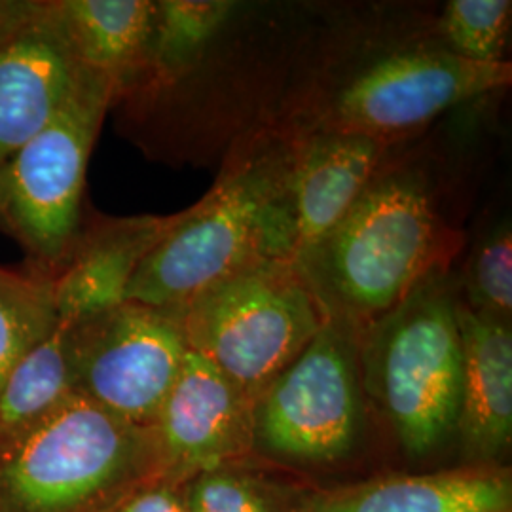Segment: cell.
<instances>
[{
	"instance_id": "cell-1",
	"label": "cell",
	"mask_w": 512,
	"mask_h": 512,
	"mask_svg": "<svg viewBox=\"0 0 512 512\" xmlns=\"http://www.w3.org/2000/svg\"><path fill=\"white\" fill-rule=\"evenodd\" d=\"M289 165L291 152L266 148L226 173L198 205L173 215L131 277L126 302L177 311L251 264L294 260Z\"/></svg>"
},
{
	"instance_id": "cell-2",
	"label": "cell",
	"mask_w": 512,
	"mask_h": 512,
	"mask_svg": "<svg viewBox=\"0 0 512 512\" xmlns=\"http://www.w3.org/2000/svg\"><path fill=\"white\" fill-rule=\"evenodd\" d=\"M162 476L154 427L73 393L0 452V512H114Z\"/></svg>"
},
{
	"instance_id": "cell-3",
	"label": "cell",
	"mask_w": 512,
	"mask_h": 512,
	"mask_svg": "<svg viewBox=\"0 0 512 512\" xmlns=\"http://www.w3.org/2000/svg\"><path fill=\"white\" fill-rule=\"evenodd\" d=\"M175 313L186 346L256 404L332 315L294 260H262L220 279Z\"/></svg>"
},
{
	"instance_id": "cell-4",
	"label": "cell",
	"mask_w": 512,
	"mask_h": 512,
	"mask_svg": "<svg viewBox=\"0 0 512 512\" xmlns=\"http://www.w3.org/2000/svg\"><path fill=\"white\" fill-rule=\"evenodd\" d=\"M442 255L439 217L412 175L376 177L302 262L317 293L346 310L387 315L427 283Z\"/></svg>"
},
{
	"instance_id": "cell-5",
	"label": "cell",
	"mask_w": 512,
	"mask_h": 512,
	"mask_svg": "<svg viewBox=\"0 0 512 512\" xmlns=\"http://www.w3.org/2000/svg\"><path fill=\"white\" fill-rule=\"evenodd\" d=\"M112 101L109 82L86 69L54 120L0 164V230L27 270L52 281L80 238L86 167Z\"/></svg>"
},
{
	"instance_id": "cell-6",
	"label": "cell",
	"mask_w": 512,
	"mask_h": 512,
	"mask_svg": "<svg viewBox=\"0 0 512 512\" xmlns=\"http://www.w3.org/2000/svg\"><path fill=\"white\" fill-rule=\"evenodd\" d=\"M456 302L423 283L384 315L366 346V385L410 458L456 433L463 353Z\"/></svg>"
},
{
	"instance_id": "cell-7",
	"label": "cell",
	"mask_w": 512,
	"mask_h": 512,
	"mask_svg": "<svg viewBox=\"0 0 512 512\" xmlns=\"http://www.w3.org/2000/svg\"><path fill=\"white\" fill-rule=\"evenodd\" d=\"M363 427L357 348L334 315L258 397L253 450L289 463L346 458Z\"/></svg>"
},
{
	"instance_id": "cell-8",
	"label": "cell",
	"mask_w": 512,
	"mask_h": 512,
	"mask_svg": "<svg viewBox=\"0 0 512 512\" xmlns=\"http://www.w3.org/2000/svg\"><path fill=\"white\" fill-rule=\"evenodd\" d=\"M65 327L74 395L154 427L188 353L175 313L124 302Z\"/></svg>"
},
{
	"instance_id": "cell-9",
	"label": "cell",
	"mask_w": 512,
	"mask_h": 512,
	"mask_svg": "<svg viewBox=\"0 0 512 512\" xmlns=\"http://www.w3.org/2000/svg\"><path fill=\"white\" fill-rule=\"evenodd\" d=\"M509 82L507 61L482 65L437 50L387 55L336 95L323 129L359 133L385 143Z\"/></svg>"
},
{
	"instance_id": "cell-10",
	"label": "cell",
	"mask_w": 512,
	"mask_h": 512,
	"mask_svg": "<svg viewBox=\"0 0 512 512\" xmlns=\"http://www.w3.org/2000/svg\"><path fill=\"white\" fill-rule=\"evenodd\" d=\"M255 403L202 355L188 349L154 425L164 476L183 486L194 476L247 461Z\"/></svg>"
},
{
	"instance_id": "cell-11",
	"label": "cell",
	"mask_w": 512,
	"mask_h": 512,
	"mask_svg": "<svg viewBox=\"0 0 512 512\" xmlns=\"http://www.w3.org/2000/svg\"><path fill=\"white\" fill-rule=\"evenodd\" d=\"M84 71L55 0H42L0 46V164L54 120Z\"/></svg>"
},
{
	"instance_id": "cell-12",
	"label": "cell",
	"mask_w": 512,
	"mask_h": 512,
	"mask_svg": "<svg viewBox=\"0 0 512 512\" xmlns=\"http://www.w3.org/2000/svg\"><path fill=\"white\" fill-rule=\"evenodd\" d=\"M384 143L359 133L319 131L291 150L289 200L294 260L302 262L329 236L376 179Z\"/></svg>"
},
{
	"instance_id": "cell-13",
	"label": "cell",
	"mask_w": 512,
	"mask_h": 512,
	"mask_svg": "<svg viewBox=\"0 0 512 512\" xmlns=\"http://www.w3.org/2000/svg\"><path fill=\"white\" fill-rule=\"evenodd\" d=\"M463 372L458 433L465 454L492 465L511 450L512 332L509 321L456 302Z\"/></svg>"
},
{
	"instance_id": "cell-14",
	"label": "cell",
	"mask_w": 512,
	"mask_h": 512,
	"mask_svg": "<svg viewBox=\"0 0 512 512\" xmlns=\"http://www.w3.org/2000/svg\"><path fill=\"white\" fill-rule=\"evenodd\" d=\"M511 469L476 463L304 492L300 512H511Z\"/></svg>"
},
{
	"instance_id": "cell-15",
	"label": "cell",
	"mask_w": 512,
	"mask_h": 512,
	"mask_svg": "<svg viewBox=\"0 0 512 512\" xmlns=\"http://www.w3.org/2000/svg\"><path fill=\"white\" fill-rule=\"evenodd\" d=\"M173 217L99 219L82 226L65 268L54 279L57 321L73 325L126 302L129 281Z\"/></svg>"
},
{
	"instance_id": "cell-16",
	"label": "cell",
	"mask_w": 512,
	"mask_h": 512,
	"mask_svg": "<svg viewBox=\"0 0 512 512\" xmlns=\"http://www.w3.org/2000/svg\"><path fill=\"white\" fill-rule=\"evenodd\" d=\"M82 67L103 76L122 99L139 88L158 6L152 0H55Z\"/></svg>"
},
{
	"instance_id": "cell-17",
	"label": "cell",
	"mask_w": 512,
	"mask_h": 512,
	"mask_svg": "<svg viewBox=\"0 0 512 512\" xmlns=\"http://www.w3.org/2000/svg\"><path fill=\"white\" fill-rule=\"evenodd\" d=\"M73 395L67 327L59 321L29 349L0 389V452L46 420Z\"/></svg>"
},
{
	"instance_id": "cell-18",
	"label": "cell",
	"mask_w": 512,
	"mask_h": 512,
	"mask_svg": "<svg viewBox=\"0 0 512 512\" xmlns=\"http://www.w3.org/2000/svg\"><path fill=\"white\" fill-rule=\"evenodd\" d=\"M156 6L147 73L133 93L152 92L183 78L236 8L228 0H160Z\"/></svg>"
},
{
	"instance_id": "cell-19",
	"label": "cell",
	"mask_w": 512,
	"mask_h": 512,
	"mask_svg": "<svg viewBox=\"0 0 512 512\" xmlns=\"http://www.w3.org/2000/svg\"><path fill=\"white\" fill-rule=\"evenodd\" d=\"M57 323L54 281L0 266V389L23 355Z\"/></svg>"
},
{
	"instance_id": "cell-20",
	"label": "cell",
	"mask_w": 512,
	"mask_h": 512,
	"mask_svg": "<svg viewBox=\"0 0 512 512\" xmlns=\"http://www.w3.org/2000/svg\"><path fill=\"white\" fill-rule=\"evenodd\" d=\"M181 494L190 512H300L304 492L277 484L239 461L190 478Z\"/></svg>"
},
{
	"instance_id": "cell-21",
	"label": "cell",
	"mask_w": 512,
	"mask_h": 512,
	"mask_svg": "<svg viewBox=\"0 0 512 512\" xmlns=\"http://www.w3.org/2000/svg\"><path fill=\"white\" fill-rule=\"evenodd\" d=\"M511 12V0L448 2L442 16V33L450 52L482 65L503 63Z\"/></svg>"
},
{
	"instance_id": "cell-22",
	"label": "cell",
	"mask_w": 512,
	"mask_h": 512,
	"mask_svg": "<svg viewBox=\"0 0 512 512\" xmlns=\"http://www.w3.org/2000/svg\"><path fill=\"white\" fill-rule=\"evenodd\" d=\"M469 310L509 321L512 311V234L503 224L486 239L469 266Z\"/></svg>"
},
{
	"instance_id": "cell-23",
	"label": "cell",
	"mask_w": 512,
	"mask_h": 512,
	"mask_svg": "<svg viewBox=\"0 0 512 512\" xmlns=\"http://www.w3.org/2000/svg\"><path fill=\"white\" fill-rule=\"evenodd\" d=\"M114 512H190L184 503L181 486L156 480L129 495Z\"/></svg>"
},
{
	"instance_id": "cell-24",
	"label": "cell",
	"mask_w": 512,
	"mask_h": 512,
	"mask_svg": "<svg viewBox=\"0 0 512 512\" xmlns=\"http://www.w3.org/2000/svg\"><path fill=\"white\" fill-rule=\"evenodd\" d=\"M42 0H0V46L40 10Z\"/></svg>"
}]
</instances>
